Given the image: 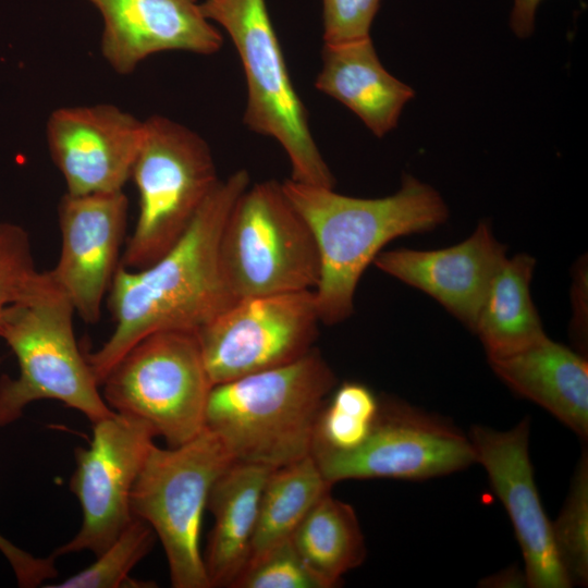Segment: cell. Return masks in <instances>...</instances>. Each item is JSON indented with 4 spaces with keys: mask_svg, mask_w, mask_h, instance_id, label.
<instances>
[{
    "mask_svg": "<svg viewBox=\"0 0 588 588\" xmlns=\"http://www.w3.org/2000/svg\"><path fill=\"white\" fill-rule=\"evenodd\" d=\"M530 420L522 419L506 431L475 426L468 436L476 462L505 507L525 562L526 584L532 588H568L565 572L542 507L529 458Z\"/></svg>",
    "mask_w": 588,
    "mask_h": 588,
    "instance_id": "5bb4252c",
    "label": "cell"
},
{
    "mask_svg": "<svg viewBox=\"0 0 588 588\" xmlns=\"http://www.w3.org/2000/svg\"><path fill=\"white\" fill-rule=\"evenodd\" d=\"M128 200L123 191L72 195L58 206L59 260L48 274L74 311L96 323L121 261Z\"/></svg>",
    "mask_w": 588,
    "mask_h": 588,
    "instance_id": "4fadbf2b",
    "label": "cell"
},
{
    "mask_svg": "<svg viewBox=\"0 0 588 588\" xmlns=\"http://www.w3.org/2000/svg\"><path fill=\"white\" fill-rule=\"evenodd\" d=\"M232 588H324L304 564L291 540L249 562Z\"/></svg>",
    "mask_w": 588,
    "mask_h": 588,
    "instance_id": "4316f807",
    "label": "cell"
},
{
    "mask_svg": "<svg viewBox=\"0 0 588 588\" xmlns=\"http://www.w3.org/2000/svg\"><path fill=\"white\" fill-rule=\"evenodd\" d=\"M331 487L313 455L272 469L261 492L248 563L290 540L306 514Z\"/></svg>",
    "mask_w": 588,
    "mask_h": 588,
    "instance_id": "603a6c76",
    "label": "cell"
},
{
    "mask_svg": "<svg viewBox=\"0 0 588 588\" xmlns=\"http://www.w3.org/2000/svg\"><path fill=\"white\" fill-rule=\"evenodd\" d=\"M131 179L139 211L120 265L148 267L186 232L220 179L206 140L169 118L144 120V136Z\"/></svg>",
    "mask_w": 588,
    "mask_h": 588,
    "instance_id": "8992f818",
    "label": "cell"
},
{
    "mask_svg": "<svg viewBox=\"0 0 588 588\" xmlns=\"http://www.w3.org/2000/svg\"><path fill=\"white\" fill-rule=\"evenodd\" d=\"M535 265L531 256L517 254L495 272L473 330L488 358L514 354L547 336L530 294Z\"/></svg>",
    "mask_w": 588,
    "mask_h": 588,
    "instance_id": "44dd1931",
    "label": "cell"
},
{
    "mask_svg": "<svg viewBox=\"0 0 588 588\" xmlns=\"http://www.w3.org/2000/svg\"><path fill=\"white\" fill-rule=\"evenodd\" d=\"M156 534L148 523L133 517L119 537L83 571L49 588L152 587L130 577L131 571L151 550ZM150 583V581H149Z\"/></svg>",
    "mask_w": 588,
    "mask_h": 588,
    "instance_id": "d4e9b609",
    "label": "cell"
},
{
    "mask_svg": "<svg viewBox=\"0 0 588 588\" xmlns=\"http://www.w3.org/2000/svg\"><path fill=\"white\" fill-rule=\"evenodd\" d=\"M282 187L315 237L320 277L314 290L320 322L336 324L354 310L358 281L390 241L445 222L448 207L431 186L405 174L400 189L359 198L287 179Z\"/></svg>",
    "mask_w": 588,
    "mask_h": 588,
    "instance_id": "7a4b0ae2",
    "label": "cell"
},
{
    "mask_svg": "<svg viewBox=\"0 0 588 588\" xmlns=\"http://www.w3.org/2000/svg\"><path fill=\"white\" fill-rule=\"evenodd\" d=\"M336 384L320 353L215 384L205 427L234 462L271 469L311 455L318 416Z\"/></svg>",
    "mask_w": 588,
    "mask_h": 588,
    "instance_id": "3957f363",
    "label": "cell"
},
{
    "mask_svg": "<svg viewBox=\"0 0 588 588\" xmlns=\"http://www.w3.org/2000/svg\"><path fill=\"white\" fill-rule=\"evenodd\" d=\"M157 434L146 421L114 413L93 424L88 449L75 452L70 490L82 509L76 535L52 553L106 550L133 519L131 492Z\"/></svg>",
    "mask_w": 588,
    "mask_h": 588,
    "instance_id": "7c38bea8",
    "label": "cell"
},
{
    "mask_svg": "<svg viewBox=\"0 0 588 588\" xmlns=\"http://www.w3.org/2000/svg\"><path fill=\"white\" fill-rule=\"evenodd\" d=\"M66 193L123 191L144 136V121L108 103L54 110L46 127Z\"/></svg>",
    "mask_w": 588,
    "mask_h": 588,
    "instance_id": "9a60e30c",
    "label": "cell"
},
{
    "mask_svg": "<svg viewBox=\"0 0 588 588\" xmlns=\"http://www.w3.org/2000/svg\"><path fill=\"white\" fill-rule=\"evenodd\" d=\"M559 559L572 584L588 581V457L583 452L559 517L551 523Z\"/></svg>",
    "mask_w": 588,
    "mask_h": 588,
    "instance_id": "484cf974",
    "label": "cell"
},
{
    "mask_svg": "<svg viewBox=\"0 0 588 588\" xmlns=\"http://www.w3.org/2000/svg\"><path fill=\"white\" fill-rule=\"evenodd\" d=\"M311 455L331 485L347 479H428L476 462L469 437L451 422L390 399L380 400L372 429L358 448H314Z\"/></svg>",
    "mask_w": 588,
    "mask_h": 588,
    "instance_id": "30bf717a",
    "label": "cell"
},
{
    "mask_svg": "<svg viewBox=\"0 0 588 588\" xmlns=\"http://www.w3.org/2000/svg\"><path fill=\"white\" fill-rule=\"evenodd\" d=\"M100 387L113 412L146 421L175 448L205 428L213 383L197 332L164 330L133 345Z\"/></svg>",
    "mask_w": 588,
    "mask_h": 588,
    "instance_id": "9c48e42d",
    "label": "cell"
},
{
    "mask_svg": "<svg viewBox=\"0 0 588 588\" xmlns=\"http://www.w3.org/2000/svg\"><path fill=\"white\" fill-rule=\"evenodd\" d=\"M219 264L235 299L315 290L318 247L282 182L255 183L240 195L221 233Z\"/></svg>",
    "mask_w": 588,
    "mask_h": 588,
    "instance_id": "52a82bcc",
    "label": "cell"
},
{
    "mask_svg": "<svg viewBox=\"0 0 588 588\" xmlns=\"http://www.w3.org/2000/svg\"><path fill=\"white\" fill-rule=\"evenodd\" d=\"M271 470L234 462L213 482L207 500L213 526L203 555L210 588L232 587L246 567L261 492Z\"/></svg>",
    "mask_w": 588,
    "mask_h": 588,
    "instance_id": "ffe728a7",
    "label": "cell"
},
{
    "mask_svg": "<svg viewBox=\"0 0 588 588\" xmlns=\"http://www.w3.org/2000/svg\"><path fill=\"white\" fill-rule=\"evenodd\" d=\"M542 0H514L510 17L513 33L519 38L529 37L535 28V16Z\"/></svg>",
    "mask_w": 588,
    "mask_h": 588,
    "instance_id": "4dcf8cb0",
    "label": "cell"
},
{
    "mask_svg": "<svg viewBox=\"0 0 588 588\" xmlns=\"http://www.w3.org/2000/svg\"><path fill=\"white\" fill-rule=\"evenodd\" d=\"M315 87L354 112L377 137L396 127L414 89L385 70L371 38L323 45Z\"/></svg>",
    "mask_w": 588,
    "mask_h": 588,
    "instance_id": "d6986e66",
    "label": "cell"
},
{
    "mask_svg": "<svg viewBox=\"0 0 588 588\" xmlns=\"http://www.w3.org/2000/svg\"><path fill=\"white\" fill-rule=\"evenodd\" d=\"M0 552L11 565L21 587H36L58 575L56 556H35L13 544L0 534Z\"/></svg>",
    "mask_w": 588,
    "mask_h": 588,
    "instance_id": "f546056e",
    "label": "cell"
},
{
    "mask_svg": "<svg viewBox=\"0 0 588 588\" xmlns=\"http://www.w3.org/2000/svg\"><path fill=\"white\" fill-rule=\"evenodd\" d=\"M74 308L40 272L29 290L8 306L0 338L19 363V375L0 377V427L17 420L36 401L54 400L83 414L91 424L113 415L100 393L86 356L76 343Z\"/></svg>",
    "mask_w": 588,
    "mask_h": 588,
    "instance_id": "277c9868",
    "label": "cell"
},
{
    "mask_svg": "<svg viewBox=\"0 0 588 588\" xmlns=\"http://www.w3.org/2000/svg\"><path fill=\"white\" fill-rule=\"evenodd\" d=\"M307 568L324 588L336 587L342 576L366 558L365 539L354 509L323 494L290 538Z\"/></svg>",
    "mask_w": 588,
    "mask_h": 588,
    "instance_id": "7402d4cb",
    "label": "cell"
},
{
    "mask_svg": "<svg viewBox=\"0 0 588 588\" xmlns=\"http://www.w3.org/2000/svg\"><path fill=\"white\" fill-rule=\"evenodd\" d=\"M249 185L245 169L220 180L186 232L163 256L138 270L119 266L108 292L114 330L100 348L86 355L99 385L146 335L198 331L236 301L221 273L219 245L232 207Z\"/></svg>",
    "mask_w": 588,
    "mask_h": 588,
    "instance_id": "6da1fadb",
    "label": "cell"
},
{
    "mask_svg": "<svg viewBox=\"0 0 588 588\" xmlns=\"http://www.w3.org/2000/svg\"><path fill=\"white\" fill-rule=\"evenodd\" d=\"M203 14L221 25L240 56L247 85L244 124L275 139L291 163V180L334 188L335 179L309 128L265 0H206Z\"/></svg>",
    "mask_w": 588,
    "mask_h": 588,
    "instance_id": "5b68a950",
    "label": "cell"
},
{
    "mask_svg": "<svg viewBox=\"0 0 588 588\" xmlns=\"http://www.w3.org/2000/svg\"><path fill=\"white\" fill-rule=\"evenodd\" d=\"M488 362L510 388L587 439L588 363L583 355L546 336L525 350Z\"/></svg>",
    "mask_w": 588,
    "mask_h": 588,
    "instance_id": "ac0fdd59",
    "label": "cell"
},
{
    "mask_svg": "<svg viewBox=\"0 0 588 588\" xmlns=\"http://www.w3.org/2000/svg\"><path fill=\"white\" fill-rule=\"evenodd\" d=\"M506 258L505 246L480 222L465 241L442 249L380 252L382 272L433 297L474 330L490 283Z\"/></svg>",
    "mask_w": 588,
    "mask_h": 588,
    "instance_id": "e0dca14e",
    "label": "cell"
},
{
    "mask_svg": "<svg viewBox=\"0 0 588 588\" xmlns=\"http://www.w3.org/2000/svg\"><path fill=\"white\" fill-rule=\"evenodd\" d=\"M381 0H322L323 45H342L370 37Z\"/></svg>",
    "mask_w": 588,
    "mask_h": 588,
    "instance_id": "f1b7e54d",
    "label": "cell"
},
{
    "mask_svg": "<svg viewBox=\"0 0 588 588\" xmlns=\"http://www.w3.org/2000/svg\"><path fill=\"white\" fill-rule=\"evenodd\" d=\"M314 290L242 297L197 332L215 384L290 364L314 347Z\"/></svg>",
    "mask_w": 588,
    "mask_h": 588,
    "instance_id": "8fae6325",
    "label": "cell"
},
{
    "mask_svg": "<svg viewBox=\"0 0 588 588\" xmlns=\"http://www.w3.org/2000/svg\"><path fill=\"white\" fill-rule=\"evenodd\" d=\"M103 19L100 50L119 74H130L149 56L182 50L209 56L223 38L196 0H87Z\"/></svg>",
    "mask_w": 588,
    "mask_h": 588,
    "instance_id": "2e32d148",
    "label": "cell"
},
{
    "mask_svg": "<svg viewBox=\"0 0 588 588\" xmlns=\"http://www.w3.org/2000/svg\"><path fill=\"white\" fill-rule=\"evenodd\" d=\"M39 273L27 231L15 223L0 222V320L5 308L29 290Z\"/></svg>",
    "mask_w": 588,
    "mask_h": 588,
    "instance_id": "83f0119b",
    "label": "cell"
},
{
    "mask_svg": "<svg viewBox=\"0 0 588 588\" xmlns=\"http://www.w3.org/2000/svg\"><path fill=\"white\" fill-rule=\"evenodd\" d=\"M380 400L365 384L344 382L332 391L316 424L314 448L350 451L369 436Z\"/></svg>",
    "mask_w": 588,
    "mask_h": 588,
    "instance_id": "cb8c5ba5",
    "label": "cell"
},
{
    "mask_svg": "<svg viewBox=\"0 0 588 588\" xmlns=\"http://www.w3.org/2000/svg\"><path fill=\"white\" fill-rule=\"evenodd\" d=\"M233 463L207 427L175 448L154 444L146 457L131 492V511L160 539L174 588H210L199 544L203 514L213 482Z\"/></svg>",
    "mask_w": 588,
    "mask_h": 588,
    "instance_id": "ba28073f",
    "label": "cell"
}]
</instances>
